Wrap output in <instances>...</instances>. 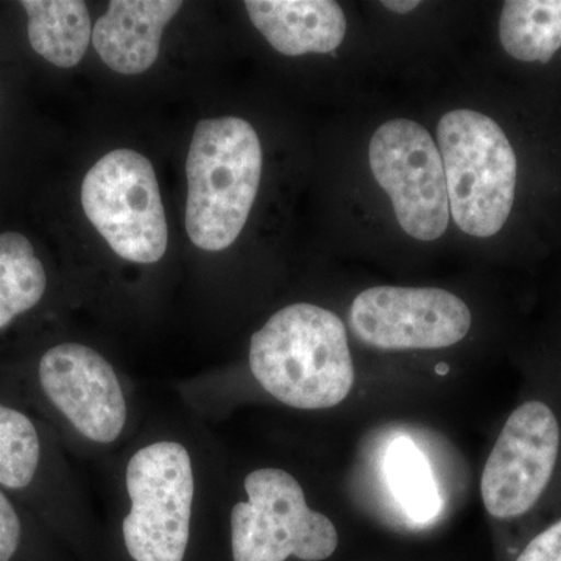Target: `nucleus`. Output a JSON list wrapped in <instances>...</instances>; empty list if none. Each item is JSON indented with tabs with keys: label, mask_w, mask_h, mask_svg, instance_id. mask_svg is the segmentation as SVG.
Returning a JSON list of instances; mask_svg holds the SVG:
<instances>
[{
	"label": "nucleus",
	"mask_w": 561,
	"mask_h": 561,
	"mask_svg": "<svg viewBox=\"0 0 561 561\" xmlns=\"http://www.w3.org/2000/svg\"><path fill=\"white\" fill-rule=\"evenodd\" d=\"M250 370L273 398L302 411L331 409L354 386L345 324L320 306H286L250 342Z\"/></svg>",
	"instance_id": "f257e3e1"
},
{
	"label": "nucleus",
	"mask_w": 561,
	"mask_h": 561,
	"mask_svg": "<svg viewBox=\"0 0 561 561\" xmlns=\"http://www.w3.org/2000/svg\"><path fill=\"white\" fill-rule=\"evenodd\" d=\"M186 175L187 236L198 249L227 250L245 227L260 190L257 133L241 117L198 122Z\"/></svg>",
	"instance_id": "f03ea898"
},
{
	"label": "nucleus",
	"mask_w": 561,
	"mask_h": 561,
	"mask_svg": "<svg viewBox=\"0 0 561 561\" xmlns=\"http://www.w3.org/2000/svg\"><path fill=\"white\" fill-rule=\"evenodd\" d=\"M437 140L453 220L474 238L497 234L515 201L518 164L511 140L496 122L472 110L446 113Z\"/></svg>",
	"instance_id": "7ed1b4c3"
},
{
	"label": "nucleus",
	"mask_w": 561,
	"mask_h": 561,
	"mask_svg": "<svg viewBox=\"0 0 561 561\" xmlns=\"http://www.w3.org/2000/svg\"><path fill=\"white\" fill-rule=\"evenodd\" d=\"M131 508L122 519L127 561H190L194 468L181 443L157 442L133 454L125 472Z\"/></svg>",
	"instance_id": "20e7f679"
},
{
	"label": "nucleus",
	"mask_w": 561,
	"mask_h": 561,
	"mask_svg": "<svg viewBox=\"0 0 561 561\" xmlns=\"http://www.w3.org/2000/svg\"><path fill=\"white\" fill-rule=\"evenodd\" d=\"M249 501L232 507L231 561H324L339 548L334 523L306 502L300 482L279 468L245 479Z\"/></svg>",
	"instance_id": "39448f33"
},
{
	"label": "nucleus",
	"mask_w": 561,
	"mask_h": 561,
	"mask_svg": "<svg viewBox=\"0 0 561 561\" xmlns=\"http://www.w3.org/2000/svg\"><path fill=\"white\" fill-rule=\"evenodd\" d=\"M84 214L117 256L154 264L168 250L160 184L146 157L128 149L95 162L81 186Z\"/></svg>",
	"instance_id": "423d86ee"
},
{
	"label": "nucleus",
	"mask_w": 561,
	"mask_h": 561,
	"mask_svg": "<svg viewBox=\"0 0 561 561\" xmlns=\"http://www.w3.org/2000/svg\"><path fill=\"white\" fill-rule=\"evenodd\" d=\"M561 459V420L542 400H527L505 421L481 479L483 507L496 519L534 511L556 478Z\"/></svg>",
	"instance_id": "0eeeda50"
},
{
	"label": "nucleus",
	"mask_w": 561,
	"mask_h": 561,
	"mask_svg": "<svg viewBox=\"0 0 561 561\" xmlns=\"http://www.w3.org/2000/svg\"><path fill=\"white\" fill-rule=\"evenodd\" d=\"M368 153L402 230L416 241L440 239L449 225L448 186L431 133L413 121H389L373 135Z\"/></svg>",
	"instance_id": "6e6552de"
},
{
	"label": "nucleus",
	"mask_w": 561,
	"mask_h": 561,
	"mask_svg": "<svg viewBox=\"0 0 561 561\" xmlns=\"http://www.w3.org/2000/svg\"><path fill=\"white\" fill-rule=\"evenodd\" d=\"M471 321L457 295L432 287H371L350 309L354 335L382 351L448 348L467 337Z\"/></svg>",
	"instance_id": "1a4fd4ad"
},
{
	"label": "nucleus",
	"mask_w": 561,
	"mask_h": 561,
	"mask_svg": "<svg viewBox=\"0 0 561 561\" xmlns=\"http://www.w3.org/2000/svg\"><path fill=\"white\" fill-rule=\"evenodd\" d=\"M38 375L51 404L84 438L110 445L121 437L127 401L102 354L81 343H61L41 357Z\"/></svg>",
	"instance_id": "9d476101"
},
{
	"label": "nucleus",
	"mask_w": 561,
	"mask_h": 561,
	"mask_svg": "<svg viewBox=\"0 0 561 561\" xmlns=\"http://www.w3.org/2000/svg\"><path fill=\"white\" fill-rule=\"evenodd\" d=\"M176 0H113L92 28V44L114 72L138 76L160 55L165 25L179 13Z\"/></svg>",
	"instance_id": "9b49d317"
},
{
	"label": "nucleus",
	"mask_w": 561,
	"mask_h": 561,
	"mask_svg": "<svg viewBox=\"0 0 561 561\" xmlns=\"http://www.w3.org/2000/svg\"><path fill=\"white\" fill-rule=\"evenodd\" d=\"M254 27L287 57L334 54L346 35L342 7L331 0H249Z\"/></svg>",
	"instance_id": "f8f14e48"
},
{
	"label": "nucleus",
	"mask_w": 561,
	"mask_h": 561,
	"mask_svg": "<svg viewBox=\"0 0 561 561\" xmlns=\"http://www.w3.org/2000/svg\"><path fill=\"white\" fill-rule=\"evenodd\" d=\"M33 50L58 68L79 65L92 38L87 3L81 0H24Z\"/></svg>",
	"instance_id": "ddd939ff"
},
{
	"label": "nucleus",
	"mask_w": 561,
	"mask_h": 561,
	"mask_svg": "<svg viewBox=\"0 0 561 561\" xmlns=\"http://www.w3.org/2000/svg\"><path fill=\"white\" fill-rule=\"evenodd\" d=\"M500 38L515 60L551 61L561 47V0H508L502 7Z\"/></svg>",
	"instance_id": "4468645a"
},
{
	"label": "nucleus",
	"mask_w": 561,
	"mask_h": 561,
	"mask_svg": "<svg viewBox=\"0 0 561 561\" xmlns=\"http://www.w3.org/2000/svg\"><path fill=\"white\" fill-rule=\"evenodd\" d=\"M47 287L43 262L20 232L0 234V330L31 311Z\"/></svg>",
	"instance_id": "2eb2a0df"
},
{
	"label": "nucleus",
	"mask_w": 561,
	"mask_h": 561,
	"mask_svg": "<svg viewBox=\"0 0 561 561\" xmlns=\"http://www.w3.org/2000/svg\"><path fill=\"white\" fill-rule=\"evenodd\" d=\"M390 490L415 522H431L442 508L430 461L408 437L391 442L386 459Z\"/></svg>",
	"instance_id": "dca6fc26"
},
{
	"label": "nucleus",
	"mask_w": 561,
	"mask_h": 561,
	"mask_svg": "<svg viewBox=\"0 0 561 561\" xmlns=\"http://www.w3.org/2000/svg\"><path fill=\"white\" fill-rule=\"evenodd\" d=\"M39 435L24 413L0 404V485L22 490L38 470Z\"/></svg>",
	"instance_id": "f3484780"
},
{
	"label": "nucleus",
	"mask_w": 561,
	"mask_h": 561,
	"mask_svg": "<svg viewBox=\"0 0 561 561\" xmlns=\"http://www.w3.org/2000/svg\"><path fill=\"white\" fill-rule=\"evenodd\" d=\"M515 561H561V518L537 531Z\"/></svg>",
	"instance_id": "a211bd4d"
},
{
	"label": "nucleus",
	"mask_w": 561,
	"mask_h": 561,
	"mask_svg": "<svg viewBox=\"0 0 561 561\" xmlns=\"http://www.w3.org/2000/svg\"><path fill=\"white\" fill-rule=\"evenodd\" d=\"M22 524L9 497L0 490V561H13L20 551Z\"/></svg>",
	"instance_id": "6ab92c4d"
},
{
	"label": "nucleus",
	"mask_w": 561,
	"mask_h": 561,
	"mask_svg": "<svg viewBox=\"0 0 561 561\" xmlns=\"http://www.w3.org/2000/svg\"><path fill=\"white\" fill-rule=\"evenodd\" d=\"M382 5L386 7L387 10L393 11L397 14H405L411 13L412 10H415L416 7L420 5V2H415V0H387V2H382Z\"/></svg>",
	"instance_id": "aec40b11"
}]
</instances>
